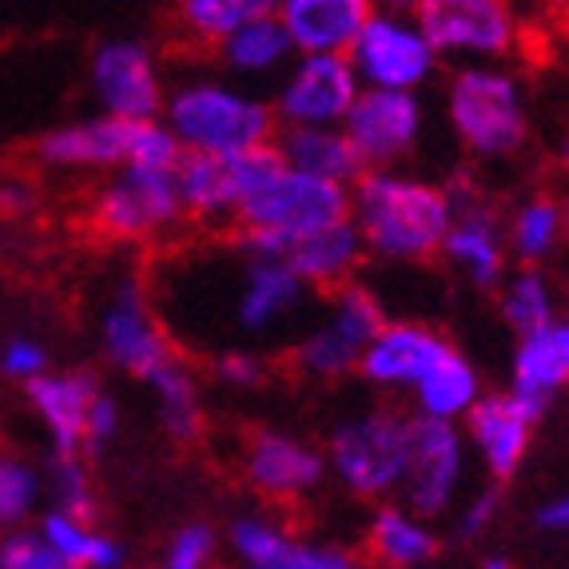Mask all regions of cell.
<instances>
[{
  "mask_svg": "<svg viewBox=\"0 0 569 569\" xmlns=\"http://www.w3.org/2000/svg\"><path fill=\"white\" fill-rule=\"evenodd\" d=\"M561 4H569V0H561Z\"/></svg>",
  "mask_w": 569,
  "mask_h": 569,
  "instance_id": "681fc988",
  "label": "cell"
},
{
  "mask_svg": "<svg viewBox=\"0 0 569 569\" xmlns=\"http://www.w3.org/2000/svg\"><path fill=\"white\" fill-rule=\"evenodd\" d=\"M558 163L569 171V128H566V132H561V140H558Z\"/></svg>",
  "mask_w": 569,
  "mask_h": 569,
  "instance_id": "c3c4849f",
  "label": "cell"
},
{
  "mask_svg": "<svg viewBox=\"0 0 569 569\" xmlns=\"http://www.w3.org/2000/svg\"><path fill=\"white\" fill-rule=\"evenodd\" d=\"M236 256V283H231L228 323L239 339H271L276 331L299 323L311 287L295 276L291 267L271 256H256L231 239Z\"/></svg>",
  "mask_w": 569,
  "mask_h": 569,
  "instance_id": "8fae6325",
  "label": "cell"
},
{
  "mask_svg": "<svg viewBox=\"0 0 569 569\" xmlns=\"http://www.w3.org/2000/svg\"><path fill=\"white\" fill-rule=\"evenodd\" d=\"M48 490H52V510H64L72 518H84V522L96 518V490L80 455H52V462H48Z\"/></svg>",
  "mask_w": 569,
  "mask_h": 569,
  "instance_id": "d590c367",
  "label": "cell"
},
{
  "mask_svg": "<svg viewBox=\"0 0 569 569\" xmlns=\"http://www.w3.org/2000/svg\"><path fill=\"white\" fill-rule=\"evenodd\" d=\"M359 77L342 52H303L276 96L279 128H339L359 96Z\"/></svg>",
  "mask_w": 569,
  "mask_h": 569,
  "instance_id": "2e32d148",
  "label": "cell"
},
{
  "mask_svg": "<svg viewBox=\"0 0 569 569\" xmlns=\"http://www.w3.org/2000/svg\"><path fill=\"white\" fill-rule=\"evenodd\" d=\"M466 450L470 447H466L462 422L407 415V470L395 498L427 522L450 513L466 478Z\"/></svg>",
  "mask_w": 569,
  "mask_h": 569,
  "instance_id": "52a82bcc",
  "label": "cell"
},
{
  "mask_svg": "<svg viewBox=\"0 0 569 569\" xmlns=\"http://www.w3.org/2000/svg\"><path fill=\"white\" fill-rule=\"evenodd\" d=\"M538 422L541 418L530 415L510 390H482V399L462 418V435L466 447L486 466V475L493 482H510L530 455Z\"/></svg>",
  "mask_w": 569,
  "mask_h": 569,
  "instance_id": "ac0fdd59",
  "label": "cell"
},
{
  "mask_svg": "<svg viewBox=\"0 0 569 569\" xmlns=\"http://www.w3.org/2000/svg\"><path fill=\"white\" fill-rule=\"evenodd\" d=\"M447 120L475 160H510L530 143L522 84L498 68H458L447 84Z\"/></svg>",
  "mask_w": 569,
  "mask_h": 569,
  "instance_id": "277c9868",
  "label": "cell"
},
{
  "mask_svg": "<svg viewBox=\"0 0 569 569\" xmlns=\"http://www.w3.org/2000/svg\"><path fill=\"white\" fill-rule=\"evenodd\" d=\"M132 132H136V120H120V116L104 112L40 136L37 156L48 168H68V171L123 168L128 152H132Z\"/></svg>",
  "mask_w": 569,
  "mask_h": 569,
  "instance_id": "7402d4cb",
  "label": "cell"
},
{
  "mask_svg": "<svg viewBox=\"0 0 569 569\" xmlns=\"http://www.w3.org/2000/svg\"><path fill=\"white\" fill-rule=\"evenodd\" d=\"M478 399H482V375L458 347L410 390L415 415L447 418V422H462Z\"/></svg>",
  "mask_w": 569,
  "mask_h": 569,
  "instance_id": "f546056e",
  "label": "cell"
},
{
  "mask_svg": "<svg viewBox=\"0 0 569 569\" xmlns=\"http://www.w3.org/2000/svg\"><path fill=\"white\" fill-rule=\"evenodd\" d=\"M291 52H295V44L276 12L251 20V24H243V29H236L231 37H223L216 44V57L223 60L228 72H236V77H267V72H276Z\"/></svg>",
  "mask_w": 569,
  "mask_h": 569,
  "instance_id": "4dcf8cb0",
  "label": "cell"
},
{
  "mask_svg": "<svg viewBox=\"0 0 569 569\" xmlns=\"http://www.w3.org/2000/svg\"><path fill=\"white\" fill-rule=\"evenodd\" d=\"M92 228L108 239H156L183 223V203H180V183H176V168H136L123 163L104 188L92 196Z\"/></svg>",
  "mask_w": 569,
  "mask_h": 569,
  "instance_id": "ba28073f",
  "label": "cell"
},
{
  "mask_svg": "<svg viewBox=\"0 0 569 569\" xmlns=\"http://www.w3.org/2000/svg\"><path fill=\"white\" fill-rule=\"evenodd\" d=\"M387 327V307L367 283L335 287L323 299V315L291 342V367L311 382H342L359 375V359L370 339Z\"/></svg>",
  "mask_w": 569,
  "mask_h": 569,
  "instance_id": "5b68a950",
  "label": "cell"
},
{
  "mask_svg": "<svg viewBox=\"0 0 569 569\" xmlns=\"http://www.w3.org/2000/svg\"><path fill=\"white\" fill-rule=\"evenodd\" d=\"M143 382L152 390L163 435H168L171 442H196V438L203 435V395H200V375H196V367L176 351Z\"/></svg>",
  "mask_w": 569,
  "mask_h": 569,
  "instance_id": "83f0119b",
  "label": "cell"
},
{
  "mask_svg": "<svg viewBox=\"0 0 569 569\" xmlns=\"http://www.w3.org/2000/svg\"><path fill=\"white\" fill-rule=\"evenodd\" d=\"M493 295H498V315H502V323L513 331V339H522V335L558 319L553 287L541 267H518V271H510Z\"/></svg>",
  "mask_w": 569,
  "mask_h": 569,
  "instance_id": "1f68e13d",
  "label": "cell"
},
{
  "mask_svg": "<svg viewBox=\"0 0 569 569\" xmlns=\"http://www.w3.org/2000/svg\"><path fill=\"white\" fill-rule=\"evenodd\" d=\"M243 478L267 502H303L327 482V455L287 430H256L243 442Z\"/></svg>",
  "mask_w": 569,
  "mask_h": 569,
  "instance_id": "e0dca14e",
  "label": "cell"
},
{
  "mask_svg": "<svg viewBox=\"0 0 569 569\" xmlns=\"http://www.w3.org/2000/svg\"><path fill=\"white\" fill-rule=\"evenodd\" d=\"M37 208V191L29 183H0V211L4 216H29Z\"/></svg>",
  "mask_w": 569,
  "mask_h": 569,
  "instance_id": "bcb514c9",
  "label": "cell"
},
{
  "mask_svg": "<svg viewBox=\"0 0 569 569\" xmlns=\"http://www.w3.org/2000/svg\"><path fill=\"white\" fill-rule=\"evenodd\" d=\"M287 569H359V558H355L347 546H335V541H303L295 546L291 566Z\"/></svg>",
  "mask_w": 569,
  "mask_h": 569,
  "instance_id": "7bdbcfd3",
  "label": "cell"
},
{
  "mask_svg": "<svg viewBox=\"0 0 569 569\" xmlns=\"http://www.w3.org/2000/svg\"><path fill=\"white\" fill-rule=\"evenodd\" d=\"M0 569H72L37 530H17L0 541Z\"/></svg>",
  "mask_w": 569,
  "mask_h": 569,
  "instance_id": "ab89813d",
  "label": "cell"
},
{
  "mask_svg": "<svg viewBox=\"0 0 569 569\" xmlns=\"http://www.w3.org/2000/svg\"><path fill=\"white\" fill-rule=\"evenodd\" d=\"M478 569H513V561L506 558V553H486L482 566H478Z\"/></svg>",
  "mask_w": 569,
  "mask_h": 569,
  "instance_id": "7dc6e473",
  "label": "cell"
},
{
  "mask_svg": "<svg viewBox=\"0 0 569 569\" xmlns=\"http://www.w3.org/2000/svg\"><path fill=\"white\" fill-rule=\"evenodd\" d=\"M533 526L546 533H569V490L553 493L533 510Z\"/></svg>",
  "mask_w": 569,
  "mask_h": 569,
  "instance_id": "f6af8a7d",
  "label": "cell"
},
{
  "mask_svg": "<svg viewBox=\"0 0 569 569\" xmlns=\"http://www.w3.org/2000/svg\"><path fill=\"white\" fill-rule=\"evenodd\" d=\"M498 510H502V490H498V482L475 490L462 506H455V526H450L455 541H478L498 522Z\"/></svg>",
  "mask_w": 569,
  "mask_h": 569,
  "instance_id": "60d3db41",
  "label": "cell"
},
{
  "mask_svg": "<svg viewBox=\"0 0 569 569\" xmlns=\"http://www.w3.org/2000/svg\"><path fill=\"white\" fill-rule=\"evenodd\" d=\"M100 347L104 359L123 375L148 379L163 359L176 355V342L156 319V303L140 279L123 276L108 295V307L100 315Z\"/></svg>",
  "mask_w": 569,
  "mask_h": 569,
  "instance_id": "9a60e30c",
  "label": "cell"
},
{
  "mask_svg": "<svg viewBox=\"0 0 569 569\" xmlns=\"http://www.w3.org/2000/svg\"><path fill=\"white\" fill-rule=\"evenodd\" d=\"M163 123L183 152L239 156L279 132L276 108L223 80H191L163 100Z\"/></svg>",
  "mask_w": 569,
  "mask_h": 569,
  "instance_id": "3957f363",
  "label": "cell"
},
{
  "mask_svg": "<svg viewBox=\"0 0 569 569\" xmlns=\"http://www.w3.org/2000/svg\"><path fill=\"white\" fill-rule=\"evenodd\" d=\"M347 60L362 88L418 92L438 72V52L430 48V40L415 20L399 12H370L355 44L347 48Z\"/></svg>",
  "mask_w": 569,
  "mask_h": 569,
  "instance_id": "7c38bea8",
  "label": "cell"
},
{
  "mask_svg": "<svg viewBox=\"0 0 569 569\" xmlns=\"http://www.w3.org/2000/svg\"><path fill=\"white\" fill-rule=\"evenodd\" d=\"M208 375L211 382H219V387L228 390H263L267 379H271V367H267L263 355H256L251 347H219V351H211L208 359Z\"/></svg>",
  "mask_w": 569,
  "mask_h": 569,
  "instance_id": "8d00e7d4",
  "label": "cell"
},
{
  "mask_svg": "<svg viewBox=\"0 0 569 569\" xmlns=\"http://www.w3.org/2000/svg\"><path fill=\"white\" fill-rule=\"evenodd\" d=\"M40 498V478L20 458H0V526H20Z\"/></svg>",
  "mask_w": 569,
  "mask_h": 569,
  "instance_id": "74e56055",
  "label": "cell"
},
{
  "mask_svg": "<svg viewBox=\"0 0 569 569\" xmlns=\"http://www.w3.org/2000/svg\"><path fill=\"white\" fill-rule=\"evenodd\" d=\"M116 430H120V402H116L108 390H100V395L92 399V407H88L84 450H104L116 438Z\"/></svg>",
  "mask_w": 569,
  "mask_h": 569,
  "instance_id": "ee69618b",
  "label": "cell"
},
{
  "mask_svg": "<svg viewBox=\"0 0 569 569\" xmlns=\"http://www.w3.org/2000/svg\"><path fill=\"white\" fill-rule=\"evenodd\" d=\"M228 546L247 569H287L299 538H295L291 530H283V526L267 522V518L243 513V518L231 522Z\"/></svg>",
  "mask_w": 569,
  "mask_h": 569,
  "instance_id": "e575fe53",
  "label": "cell"
},
{
  "mask_svg": "<svg viewBox=\"0 0 569 569\" xmlns=\"http://www.w3.org/2000/svg\"><path fill=\"white\" fill-rule=\"evenodd\" d=\"M0 370H4L9 379L29 382L48 370V355L37 339H20L17 335V339H9L4 342V351H0Z\"/></svg>",
  "mask_w": 569,
  "mask_h": 569,
  "instance_id": "b9f144b4",
  "label": "cell"
},
{
  "mask_svg": "<svg viewBox=\"0 0 569 569\" xmlns=\"http://www.w3.org/2000/svg\"><path fill=\"white\" fill-rule=\"evenodd\" d=\"M40 533L52 541V550L72 569H120L123 546L108 533L92 530L84 518H72L64 510H48L40 518Z\"/></svg>",
  "mask_w": 569,
  "mask_h": 569,
  "instance_id": "d6a6232c",
  "label": "cell"
},
{
  "mask_svg": "<svg viewBox=\"0 0 569 569\" xmlns=\"http://www.w3.org/2000/svg\"><path fill=\"white\" fill-rule=\"evenodd\" d=\"M375 12V0H279L276 17L283 20L295 52H342L355 44L362 24Z\"/></svg>",
  "mask_w": 569,
  "mask_h": 569,
  "instance_id": "cb8c5ba5",
  "label": "cell"
},
{
  "mask_svg": "<svg viewBox=\"0 0 569 569\" xmlns=\"http://www.w3.org/2000/svg\"><path fill=\"white\" fill-rule=\"evenodd\" d=\"M228 160L236 176L231 231H307L351 216V188L283 163L276 140Z\"/></svg>",
  "mask_w": 569,
  "mask_h": 569,
  "instance_id": "7a4b0ae2",
  "label": "cell"
},
{
  "mask_svg": "<svg viewBox=\"0 0 569 569\" xmlns=\"http://www.w3.org/2000/svg\"><path fill=\"white\" fill-rule=\"evenodd\" d=\"M569 231V211L558 196H530L506 219V247L522 267H541L561 247Z\"/></svg>",
  "mask_w": 569,
  "mask_h": 569,
  "instance_id": "f1b7e54d",
  "label": "cell"
},
{
  "mask_svg": "<svg viewBox=\"0 0 569 569\" xmlns=\"http://www.w3.org/2000/svg\"><path fill=\"white\" fill-rule=\"evenodd\" d=\"M276 9L279 0H176V12H180V24L188 29V37L203 40L211 48L236 29L251 24V20L271 17Z\"/></svg>",
  "mask_w": 569,
  "mask_h": 569,
  "instance_id": "836d02e7",
  "label": "cell"
},
{
  "mask_svg": "<svg viewBox=\"0 0 569 569\" xmlns=\"http://www.w3.org/2000/svg\"><path fill=\"white\" fill-rule=\"evenodd\" d=\"M569 387V319L522 335L510 359V395L530 415L546 418L550 402Z\"/></svg>",
  "mask_w": 569,
  "mask_h": 569,
  "instance_id": "44dd1931",
  "label": "cell"
},
{
  "mask_svg": "<svg viewBox=\"0 0 569 569\" xmlns=\"http://www.w3.org/2000/svg\"><path fill=\"white\" fill-rule=\"evenodd\" d=\"M216 558V530L208 522H188L171 533L160 569H211Z\"/></svg>",
  "mask_w": 569,
  "mask_h": 569,
  "instance_id": "f35d334b",
  "label": "cell"
},
{
  "mask_svg": "<svg viewBox=\"0 0 569 569\" xmlns=\"http://www.w3.org/2000/svg\"><path fill=\"white\" fill-rule=\"evenodd\" d=\"M276 148L283 163L307 171V176H319V180L342 183V188H351L367 171V163L355 152V143L347 140L342 128H279Z\"/></svg>",
  "mask_w": 569,
  "mask_h": 569,
  "instance_id": "4316f807",
  "label": "cell"
},
{
  "mask_svg": "<svg viewBox=\"0 0 569 569\" xmlns=\"http://www.w3.org/2000/svg\"><path fill=\"white\" fill-rule=\"evenodd\" d=\"M92 92L108 116L156 120L163 112V80L140 40H108L92 57Z\"/></svg>",
  "mask_w": 569,
  "mask_h": 569,
  "instance_id": "ffe728a7",
  "label": "cell"
},
{
  "mask_svg": "<svg viewBox=\"0 0 569 569\" xmlns=\"http://www.w3.org/2000/svg\"><path fill=\"white\" fill-rule=\"evenodd\" d=\"M415 24L438 57H506L518 44L510 0H418Z\"/></svg>",
  "mask_w": 569,
  "mask_h": 569,
  "instance_id": "5bb4252c",
  "label": "cell"
},
{
  "mask_svg": "<svg viewBox=\"0 0 569 569\" xmlns=\"http://www.w3.org/2000/svg\"><path fill=\"white\" fill-rule=\"evenodd\" d=\"M231 239L256 256H271L287 263L311 291L323 295L359 279V267L367 259V247H362L351 216L307 231H236Z\"/></svg>",
  "mask_w": 569,
  "mask_h": 569,
  "instance_id": "30bf717a",
  "label": "cell"
},
{
  "mask_svg": "<svg viewBox=\"0 0 569 569\" xmlns=\"http://www.w3.org/2000/svg\"><path fill=\"white\" fill-rule=\"evenodd\" d=\"M455 351V342L430 323H390L382 327L359 359V379L375 390L410 395L438 362Z\"/></svg>",
  "mask_w": 569,
  "mask_h": 569,
  "instance_id": "d6986e66",
  "label": "cell"
},
{
  "mask_svg": "<svg viewBox=\"0 0 569 569\" xmlns=\"http://www.w3.org/2000/svg\"><path fill=\"white\" fill-rule=\"evenodd\" d=\"M351 223L379 263L438 259L450 228V200L442 183L399 168H367L351 183Z\"/></svg>",
  "mask_w": 569,
  "mask_h": 569,
  "instance_id": "6da1fadb",
  "label": "cell"
},
{
  "mask_svg": "<svg viewBox=\"0 0 569 569\" xmlns=\"http://www.w3.org/2000/svg\"><path fill=\"white\" fill-rule=\"evenodd\" d=\"M450 200V228L438 256L455 271H462L466 283L478 291H498L510 276V247H506V223L498 216L486 191L466 171L442 183Z\"/></svg>",
  "mask_w": 569,
  "mask_h": 569,
  "instance_id": "9c48e42d",
  "label": "cell"
},
{
  "mask_svg": "<svg viewBox=\"0 0 569 569\" xmlns=\"http://www.w3.org/2000/svg\"><path fill=\"white\" fill-rule=\"evenodd\" d=\"M407 470V415L370 407L342 418L327 438V475L362 502H387Z\"/></svg>",
  "mask_w": 569,
  "mask_h": 569,
  "instance_id": "8992f818",
  "label": "cell"
},
{
  "mask_svg": "<svg viewBox=\"0 0 569 569\" xmlns=\"http://www.w3.org/2000/svg\"><path fill=\"white\" fill-rule=\"evenodd\" d=\"M183 219L208 228H236V176L228 156L183 152L176 163Z\"/></svg>",
  "mask_w": 569,
  "mask_h": 569,
  "instance_id": "484cf974",
  "label": "cell"
},
{
  "mask_svg": "<svg viewBox=\"0 0 569 569\" xmlns=\"http://www.w3.org/2000/svg\"><path fill=\"white\" fill-rule=\"evenodd\" d=\"M362 546H367V558L382 569H418L435 561L442 541L427 518H418L402 502L387 498V502H375V513L362 530Z\"/></svg>",
  "mask_w": 569,
  "mask_h": 569,
  "instance_id": "d4e9b609",
  "label": "cell"
},
{
  "mask_svg": "<svg viewBox=\"0 0 569 569\" xmlns=\"http://www.w3.org/2000/svg\"><path fill=\"white\" fill-rule=\"evenodd\" d=\"M29 407L40 415L48 438H52V455H80L84 450V422L88 407L100 395L96 379L88 370H64V375H37L24 382Z\"/></svg>",
  "mask_w": 569,
  "mask_h": 569,
  "instance_id": "603a6c76",
  "label": "cell"
},
{
  "mask_svg": "<svg viewBox=\"0 0 569 569\" xmlns=\"http://www.w3.org/2000/svg\"><path fill=\"white\" fill-rule=\"evenodd\" d=\"M355 152L367 168H399L422 140L427 128V108L418 92L399 88H359L351 112L339 123Z\"/></svg>",
  "mask_w": 569,
  "mask_h": 569,
  "instance_id": "4fadbf2b",
  "label": "cell"
}]
</instances>
